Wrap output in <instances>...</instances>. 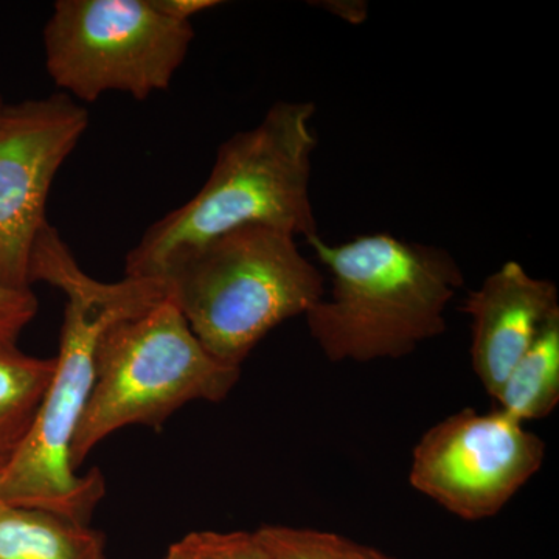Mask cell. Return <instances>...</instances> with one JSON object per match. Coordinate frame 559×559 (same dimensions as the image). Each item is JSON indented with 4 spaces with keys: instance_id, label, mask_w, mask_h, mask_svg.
Wrapping results in <instances>:
<instances>
[{
    "instance_id": "obj_1",
    "label": "cell",
    "mask_w": 559,
    "mask_h": 559,
    "mask_svg": "<svg viewBox=\"0 0 559 559\" xmlns=\"http://www.w3.org/2000/svg\"><path fill=\"white\" fill-rule=\"evenodd\" d=\"M35 282L64 293L60 353L31 436L0 474V500L91 524L106 492L105 477L98 469L73 471L70 444L94 389L98 342L114 323L164 301L165 289L159 278L106 283L90 277L50 223L33 245L31 285Z\"/></svg>"
},
{
    "instance_id": "obj_2",
    "label": "cell",
    "mask_w": 559,
    "mask_h": 559,
    "mask_svg": "<svg viewBox=\"0 0 559 559\" xmlns=\"http://www.w3.org/2000/svg\"><path fill=\"white\" fill-rule=\"evenodd\" d=\"M307 245L331 277L329 299L305 314L331 362L406 358L447 331L448 305L465 285L450 250L390 234L341 245L318 234Z\"/></svg>"
},
{
    "instance_id": "obj_3",
    "label": "cell",
    "mask_w": 559,
    "mask_h": 559,
    "mask_svg": "<svg viewBox=\"0 0 559 559\" xmlns=\"http://www.w3.org/2000/svg\"><path fill=\"white\" fill-rule=\"evenodd\" d=\"M314 114L312 102L280 100L257 127L227 139L202 189L128 252L124 277L154 278L180 250L240 227H274L305 240L318 235L310 197Z\"/></svg>"
},
{
    "instance_id": "obj_4",
    "label": "cell",
    "mask_w": 559,
    "mask_h": 559,
    "mask_svg": "<svg viewBox=\"0 0 559 559\" xmlns=\"http://www.w3.org/2000/svg\"><path fill=\"white\" fill-rule=\"evenodd\" d=\"M154 278L201 344L237 367L272 330L325 297V277L296 237L267 226L180 250Z\"/></svg>"
},
{
    "instance_id": "obj_5",
    "label": "cell",
    "mask_w": 559,
    "mask_h": 559,
    "mask_svg": "<svg viewBox=\"0 0 559 559\" xmlns=\"http://www.w3.org/2000/svg\"><path fill=\"white\" fill-rule=\"evenodd\" d=\"M240 377L241 367L213 356L168 299L119 320L98 342L94 389L70 444V466L79 473L90 452L121 428H160L191 401L219 403Z\"/></svg>"
},
{
    "instance_id": "obj_6",
    "label": "cell",
    "mask_w": 559,
    "mask_h": 559,
    "mask_svg": "<svg viewBox=\"0 0 559 559\" xmlns=\"http://www.w3.org/2000/svg\"><path fill=\"white\" fill-rule=\"evenodd\" d=\"M193 38L191 22L165 16L153 0H58L44 28L46 68L84 103L114 91L146 100L170 87Z\"/></svg>"
},
{
    "instance_id": "obj_7",
    "label": "cell",
    "mask_w": 559,
    "mask_h": 559,
    "mask_svg": "<svg viewBox=\"0 0 559 559\" xmlns=\"http://www.w3.org/2000/svg\"><path fill=\"white\" fill-rule=\"evenodd\" d=\"M544 459V440L502 411L463 409L415 444L409 481L460 520H488L538 473Z\"/></svg>"
},
{
    "instance_id": "obj_8",
    "label": "cell",
    "mask_w": 559,
    "mask_h": 559,
    "mask_svg": "<svg viewBox=\"0 0 559 559\" xmlns=\"http://www.w3.org/2000/svg\"><path fill=\"white\" fill-rule=\"evenodd\" d=\"M90 127L68 94L5 105L0 112V285L32 290L31 257L49 221L46 204L61 165Z\"/></svg>"
},
{
    "instance_id": "obj_9",
    "label": "cell",
    "mask_w": 559,
    "mask_h": 559,
    "mask_svg": "<svg viewBox=\"0 0 559 559\" xmlns=\"http://www.w3.org/2000/svg\"><path fill=\"white\" fill-rule=\"evenodd\" d=\"M557 285L507 261L469 290L462 310L471 318V359L492 400L547 322L559 312Z\"/></svg>"
},
{
    "instance_id": "obj_10",
    "label": "cell",
    "mask_w": 559,
    "mask_h": 559,
    "mask_svg": "<svg viewBox=\"0 0 559 559\" xmlns=\"http://www.w3.org/2000/svg\"><path fill=\"white\" fill-rule=\"evenodd\" d=\"M0 559H108L90 524L28 507L0 506Z\"/></svg>"
},
{
    "instance_id": "obj_11",
    "label": "cell",
    "mask_w": 559,
    "mask_h": 559,
    "mask_svg": "<svg viewBox=\"0 0 559 559\" xmlns=\"http://www.w3.org/2000/svg\"><path fill=\"white\" fill-rule=\"evenodd\" d=\"M53 371L55 358H35L16 342L0 341V474L31 436Z\"/></svg>"
},
{
    "instance_id": "obj_12",
    "label": "cell",
    "mask_w": 559,
    "mask_h": 559,
    "mask_svg": "<svg viewBox=\"0 0 559 559\" xmlns=\"http://www.w3.org/2000/svg\"><path fill=\"white\" fill-rule=\"evenodd\" d=\"M499 411L525 425L549 417L559 403V312L503 381Z\"/></svg>"
},
{
    "instance_id": "obj_13",
    "label": "cell",
    "mask_w": 559,
    "mask_h": 559,
    "mask_svg": "<svg viewBox=\"0 0 559 559\" xmlns=\"http://www.w3.org/2000/svg\"><path fill=\"white\" fill-rule=\"evenodd\" d=\"M255 533L272 559H395L320 530L263 525Z\"/></svg>"
},
{
    "instance_id": "obj_14",
    "label": "cell",
    "mask_w": 559,
    "mask_h": 559,
    "mask_svg": "<svg viewBox=\"0 0 559 559\" xmlns=\"http://www.w3.org/2000/svg\"><path fill=\"white\" fill-rule=\"evenodd\" d=\"M176 547L182 559H272L255 532H193Z\"/></svg>"
},
{
    "instance_id": "obj_15",
    "label": "cell",
    "mask_w": 559,
    "mask_h": 559,
    "mask_svg": "<svg viewBox=\"0 0 559 559\" xmlns=\"http://www.w3.org/2000/svg\"><path fill=\"white\" fill-rule=\"evenodd\" d=\"M38 299L32 290L0 285V341L17 342L22 330L35 319Z\"/></svg>"
},
{
    "instance_id": "obj_16",
    "label": "cell",
    "mask_w": 559,
    "mask_h": 559,
    "mask_svg": "<svg viewBox=\"0 0 559 559\" xmlns=\"http://www.w3.org/2000/svg\"><path fill=\"white\" fill-rule=\"evenodd\" d=\"M153 3L162 14L179 22H191L202 11L221 5L216 0H153Z\"/></svg>"
},
{
    "instance_id": "obj_17",
    "label": "cell",
    "mask_w": 559,
    "mask_h": 559,
    "mask_svg": "<svg viewBox=\"0 0 559 559\" xmlns=\"http://www.w3.org/2000/svg\"><path fill=\"white\" fill-rule=\"evenodd\" d=\"M319 5L322 9H326L334 14V16L341 17L342 21H347L349 24H360L367 20V7L366 2H353V0H340V2H320Z\"/></svg>"
},
{
    "instance_id": "obj_18",
    "label": "cell",
    "mask_w": 559,
    "mask_h": 559,
    "mask_svg": "<svg viewBox=\"0 0 559 559\" xmlns=\"http://www.w3.org/2000/svg\"><path fill=\"white\" fill-rule=\"evenodd\" d=\"M164 559H182V557H180L178 547H176V544H173L170 550H168V554L165 555Z\"/></svg>"
},
{
    "instance_id": "obj_19",
    "label": "cell",
    "mask_w": 559,
    "mask_h": 559,
    "mask_svg": "<svg viewBox=\"0 0 559 559\" xmlns=\"http://www.w3.org/2000/svg\"><path fill=\"white\" fill-rule=\"evenodd\" d=\"M3 108H5V103H3L2 95H0V112H2Z\"/></svg>"
},
{
    "instance_id": "obj_20",
    "label": "cell",
    "mask_w": 559,
    "mask_h": 559,
    "mask_svg": "<svg viewBox=\"0 0 559 559\" xmlns=\"http://www.w3.org/2000/svg\"><path fill=\"white\" fill-rule=\"evenodd\" d=\"M2 503H3L2 500H0V506H2Z\"/></svg>"
}]
</instances>
